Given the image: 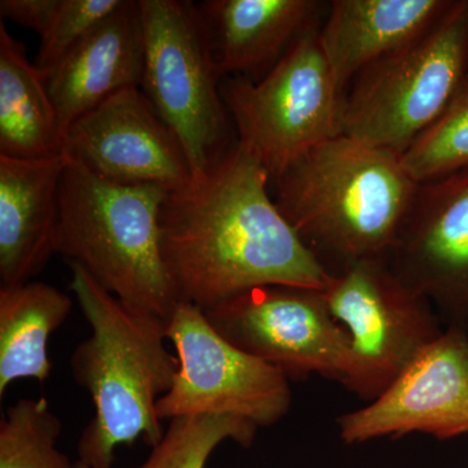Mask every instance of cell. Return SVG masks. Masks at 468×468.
<instances>
[{
    "label": "cell",
    "mask_w": 468,
    "mask_h": 468,
    "mask_svg": "<svg viewBox=\"0 0 468 468\" xmlns=\"http://www.w3.org/2000/svg\"><path fill=\"white\" fill-rule=\"evenodd\" d=\"M266 168L234 141L168 193L160 251L178 302L203 311L249 289L324 291L332 277L268 193Z\"/></svg>",
    "instance_id": "6da1fadb"
},
{
    "label": "cell",
    "mask_w": 468,
    "mask_h": 468,
    "mask_svg": "<svg viewBox=\"0 0 468 468\" xmlns=\"http://www.w3.org/2000/svg\"><path fill=\"white\" fill-rule=\"evenodd\" d=\"M275 203L329 275L387 258L417 192L402 156L340 134L276 180Z\"/></svg>",
    "instance_id": "7a4b0ae2"
},
{
    "label": "cell",
    "mask_w": 468,
    "mask_h": 468,
    "mask_svg": "<svg viewBox=\"0 0 468 468\" xmlns=\"http://www.w3.org/2000/svg\"><path fill=\"white\" fill-rule=\"evenodd\" d=\"M69 266L70 289L91 328L70 369L95 410L77 454L88 468H113L119 446L143 437L153 448L165 435L158 402L174 384L178 358L165 346V322L129 309L81 267Z\"/></svg>",
    "instance_id": "3957f363"
},
{
    "label": "cell",
    "mask_w": 468,
    "mask_h": 468,
    "mask_svg": "<svg viewBox=\"0 0 468 468\" xmlns=\"http://www.w3.org/2000/svg\"><path fill=\"white\" fill-rule=\"evenodd\" d=\"M168 193L104 180L68 156L58 193V254L129 309L165 323L178 303L160 251Z\"/></svg>",
    "instance_id": "277c9868"
},
{
    "label": "cell",
    "mask_w": 468,
    "mask_h": 468,
    "mask_svg": "<svg viewBox=\"0 0 468 468\" xmlns=\"http://www.w3.org/2000/svg\"><path fill=\"white\" fill-rule=\"evenodd\" d=\"M467 75L468 0H454L432 29L354 79L341 103V133L402 156Z\"/></svg>",
    "instance_id": "5b68a950"
},
{
    "label": "cell",
    "mask_w": 468,
    "mask_h": 468,
    "mask_svg": "<svg viewBox=\"0 0 468 468\" xmlns=\"http://www.w3.org/2000/svg\"><path fill=\"white\" fill-rule=\"evenodd\" d=\"M318 20L258 81L221 82L237 144L276 180L294 160L341 133L343 94L319 39Z\"/></svg>",
    "instance_id": "8992f818"
},
{
    "label": "cell",
    "mask_w": 468,
    "mask_h": 468,
    "mask_svg": "<svg viewBox=\"0 0 468 468\" xmlns=\"http://www.w3.org/2000/svg\"><path fill=\"white\" fill-rule=\"evenodd\" d=\"M144 27L141 89L183 144L193 174L217 160L232 125L221 95L207 27L189 0H140Z\"/></svg>",
    "instance_id": "52a82bcc"
},
{
    "label": "cell",
    "mask_w": 468,
    "mask_h": 468,
    "mask_svg": "<svg viewBox=\"0 0 468 468\" xmlns=\"http://www.w3.org/2000/svg\"><path fill=\"white\" fill-rule=\"evenodd\" d=\"M332 277L323 294L350 335L344 384L374 401L443 334L441 318L432 302L394 275L385 258L356 261Z\"/></svg>",
    "instance_id": "ba28073f"
},
{
    "label": "cell",
    "mask_w": 468,
    "mask_h": 468,
    "mask_svg": "<svg viewBox=\"0 0 468 468\" xmlns=\"http://www.w3.org/2000/svg\"><path fill=\"white\" fill-rule=\"evenodd\" d=\"M178 371L158 402L162 420L230 415L257 427L272 426L291 409L289 378L279 368L234 346L205 313L178 302L165 323Z\"/></svg>",
    "instance_id": "9c48e42d"
},
{
    "label": "cell",
    "mask_w": 468,
    "mask_h": 468,
    "mask_svg": "<svg viewBox=\"0 0 468 468\" xmlns=\"http://www.w3.org/2000/svg\"><path fill=\"white\" fill-rule=\"evenodd\" d=\"M203 313L234 346L288 378L320 374L344 383L347 377L350 335L332 315L322 291L258 286Z\"/></svg>",
    "instance_id": "30bf717a"
},
{
    "label": "cell",
    "mask_w": 468,
    "mask_h": 468,
    "mask_svg": "<svg viewBox=\"0 0 468 468\" xmlns=\"http://www.w3.org/2000/svg\"><path fill=\"white\" fill-rule=\"evenodd\" d=\"M385 261L442 322L468 331V167L418 185Z\"/></svg>",
    "instance_id": "8fae6325"
},
{
    "label": "cell",
    "mask_w": 468,
    "mask_h": 468,
    "mask_svg": "<svg viewBox=\"0 0 468 468\" xmlns=\"http://www.w3.org/2000/svg\"><path fill=\"white\" fill-rule=\"evenodd\" d=\"M341 439L427 433L440 440L468 433V331L448 326L383 394L338 418Z\"/></svg>",
    "instance_id": "7c38bea8"
},
{
    "label": "cell",
    "mask_w": 468,
    "mask_h": 468,
    "mask_svg": "<svg viewBox=\"0 0 468 468\" xmlns=\"http://www.w3.org/2000/svg\"><path fill=\"white\" fill-rule=\"evenodd\" d=\"M64 154L104 180L178 189L193 171L180 140L141 88L115 92L64 133Z\"/></svg>",
    "instance_id": "4fadbf2b"
},
{
    "label": "cell",
    "mask_w": 468,
    "mask_h": 468,
    "mask_svg": "<svg viewBox=\"0 0 468 468\" xmlns=\"http://www.w3.org/2000/svg\"><path fill=\"white\" fill-rule=\"evenodd\" d=\"M61 132L104 100L141 88L144 27L140 2L124 0L66 57L43 72Z\"/></svg>",
    "instance_id": "5bb4252c"
},
{
    "label": "cell",
    "mask_w": 468,
    "mask_h": 468,
    "mask_svg": "<svg viewBox=\"0 0 468 468\" xmlns=\"http://www.w3.org/2000/svg\"><path fill=\"white\" fill-rule=\"evenodd\" d=\"M66 154L42 159L0 155V280L32 282L58 254V193Z\"/></svg>",
    "instance_id": "9a60e30c"
},
{
    "label": "cell",
    "mask_w": 468,
    "mask_h": 468,
    "mask_svg": "<svg viewBox=\"0 0 468 468\" xmlns=\"http://www.w3.org/2000/svg\"><path fill=\"white\" fill-rule=\"evenodd\" d=\"M452 3L334 0L319 39L343 97L356 76L432 29Z\"/></svg>",
    "instance_id": "2e32d148"
},
{
    "label": "cell",
    "mask_w": 468,
    "mask_h": 468,
    "mask_svg": "<svg viewBox=\"0 0 468 468\" xmlns=\"http://www.w3.org/2000/svg\"><path fill=\"white\" fill-rule=\"evenodd\" d=\"M221 77L258 81L307 27L316 0H208L198 5Z\"/></svg>",
    "instance_id": "e0dca14e"
},
{
    "label": "cell",
    "mask_w": 468,
    "mask_h": 468,
    "mask_svg": "<svg viewBox=\"0 0 468 468\" xmlns=\"http://www.w3.org/2000/svg\"><path fill=\"white\" fill-rule=\"evenodd\" d=\"M64 154V135L46 88L23 43L0 24V155L52 158Z\"/></svg>",
    "instance_id": "ac0fdd59"
},
{
    "label": "cell",
    "mask_w": 468,
    "mask_h": 468,
    "mask_svg": "<svg viewBox=\"0 0 468 468\" xmlns=\"http://www.w3.org/2000/svg\"><path fill=\"white\" fill-rule=\"evenodd\" d=\"M73 301L46 282L0 288V396L21 378L43 383L51 374L48 341L72 313Z\"/></svg>",
    "instance_id": "d6986e66"
},
{
    "label": "cell",
    "mask_w": 468,
    "mask_h": 468,
    "mask_svg": "<svg viewBox=\"0 0 468 468\" xmlns=\"http://www.w3.org/2000/svg\"><path fill=\"white\" fill-rule=\"evenodd\" d=\"M61 428L45 397L18 399L0 421V468H77L57 448Z\"/></svg>",
    "instance_id": "ffe728a7"
},
{
    "label": "cell",
    "mask_w": 468,
    "mask_h": 468,
    "mask_svg": "<svg viewBox=\"0 0 468 468\" xmlns=\"http://www.w3.org/2000/svg\"><path fill=\"white\" fill-rule=\"evenodd\" d=\"M258 428L230 415H197L169 420L165 435L140 468H205L220 443L250 446Z\"/></svg>",
    "instance_id": "44dd1931"
},
{
    "label": "cell",
    "mask_w": 468,
    "mask_h": 468,
    "mask_svg": "<svg viewBox=\"0 0 468 468\" xmlns=\"http://www.w3.org/2000/svg\"><path fill=\"white\" fill-rule=\"evenodd\" d=\"M402 163L419 184L468 167V75L442 115L403 154Z\"/></svg>",
    "instance_id": "7402d4cb"
},
{
    "label": "cell",
    "mask_w": 468,
    "mask_h": 468,
    "mask_svg": "<svg viewBox=\"0 0 468 468\" xmlns=\"http://www.w3.org/2000/svg\"><path fill=\"white\" fill-rule=\"evenodd\" d=\"M122 3L124 0H61L50 27L41 37L37 68L46 72L54 67Z\"/></svg>",
    "instance_id": "603a6c76"
},
{
    "label": "cell",
    "mask_w": 468,
    "mask_h": 468,
    "mask_svg": "<svg viewBox=\"0 0 468 468\" xmlns=\"http://www.w3.org/2000/svg\"><path fill=\"white\" fill-rule=\"evenodd\" d=\"M60 3L61 0H2L0 17L42 37L50 27Z\"/></svg>",
    "instance_id": "cb8c5ba5"
},
{
    "label": "cell",
    "mask_w": 468,
    "mask_h": 468,
    "mask_svg": "<svg viewBox=\"0 0 468 468\" xmlns=\"http://www.w3.org/2000/svg\"><path fill=\"white\" fill-rule=\"evenodd\" d=\"M76 467H77V468H88V467L84 466V464L80 463V462H77V463H76Z\"/></svg>",
    "instance_id": "d4e9b609"
}]
</instances>
